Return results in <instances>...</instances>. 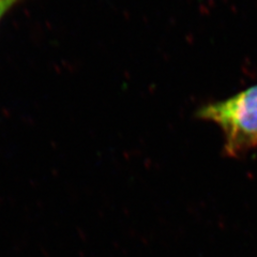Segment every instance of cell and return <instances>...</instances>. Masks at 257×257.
Returning <instances> with one entry per match:
<instances>
[{
    "label": "cell",
    "instance_id": "6da1fadb",
    "mask_svg": "<svg viewBox=\"0 0 257 257\" xmlns=\"http://www.w3.org/2000/svg\"><path fill=\"white\" fill-rule=\"evenodd\" d=\"M196 116L220 126L225 155L237 158L257 148V85L202 106Z\"/></svg>",
    "mask_w": 257,
    "mask_h": 257
},
{
    "label": "cell",
    "instance_id": "7a4b0ae2",
    "mask_svg": "<svg viewBox=\"0 0 257 257\" xmlns=\"http://www.w3.org/2000/svg\"><path fill=\"white\" fill-rule=\"evenodd\" d=\"M22 2L23 0H0V21L4 19V16L9 12L14 6Z\"/></svg>",
    "mask_w": 257,
    "mask_h": 257
}]
</instances>
